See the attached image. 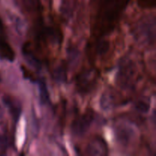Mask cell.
I'll list each match as a JSON object with an SVG mask.
<instances>
[{
  "mask_svg": "<svg viewBox=\"0 0 156 156\" xmlns=\"http://www.w3.org/2000/svg\"><path fill=\"white\" fill-rule=\"evenodd\" d=\"M136 39L143 44H152L155 41V18L154 16L146 17L139 21L134 27Z\"/></svg>",
  "mask_w": 156,
  "mask_h": 156,
  "instance_id": "6da1fadb",
  "label": "cell"
},
{
  "mask_svg": "<svg viewBox=\"0 0 156 156\" xmlns=\"http://www.w3.org/2000/svg\"><path fill=\"white\" fill-rule=\"evenodd\" d=\"M136 74L137 67L133 61L129 59H122L117 76L118 85L123 88H131L135 85Z\"/></svg>",
  "mask_w": 156,
  "mask_h": 156,
  "instance_id": "7a4b0ae2",
  "label": "cell"
},
{
  "mask_svg": "<svg viewBox=\"0 0 156 156\" xmlns=\"http://www.w3.org/2000/svg\"><path fill=\"white\" fill-rule=\"evenodd\" d=\"M128 1L129 0H103L101 5L103 22L112 24L127 4Z\"/></svg>",
  "mask_w": 156,
  "mask_h": 156,
  "instance_id": "3957f363",
  "label": "cell"
},
{
  "mask_svg": "<svg viewBox=\"0 0 156 156\" xmlns=\"http://www.w3.org/2000/svg\"><path fill=\"white\" fill-rule=\"evenodd\" d=\"M114 133L119 144L124 147L130 146L137 137L136 129L128 122H120L116 125Z\"/></svg>",
  "mask_w": 156,
  "mask_h": 156,
  "instance_id": "277c9868",
  "label": "cell"
},
{
  "mask_svg": "<svg viewBox=\"0 0 156 156\" xmlns=\"http://www.w3.org/2000/svg\"><path fill=\"white\" fill-rule=\"evenodd\" d=\"M94 120V113L89 109L79 116L72 123V132L76 136H83L87 133Z\"/></svg>",
  "mask_w": 156,
  "mask_h": 156,
  "instance_id": "5b68a950",
  "label": "cell"
},
{
  "mask_svg": "<svg viewBox=\"0 0 156 156\" xmlns=\"http://www.w3.org/2000/svg\"><path fill=\"white\" fill-rule=\"evenodd\" d=\"M97 73L94 69L82 71L76 79L77 89L82 94H87L94 89L97 82Z\"/></svg>",
  "mask_w": 156,
  "mask_h": 156,
  "instance_id": "8992f818",
  "label": "cell"
},
{
  "mask_svg": "<svg viewBox=\"0 0 156 156\" xmlns=\"http://www.w3.org/2000/svg\"><path fill=\"white\" fill-rule=\"evenodd\" d=\"M0 59L9 62H13L15 59V53L8 42L4 32V25L0 18Z\"/></svg>",
  "mask_w": 156,
  "mask_h": 156,
  "instance_id": "52a82bcc",
  "label": "cell"
},
{
  "mask_svg": "<svg viewBox=\"0 0 156 156\" xmlns=\"http://www.w3.org/2000/svg\"><path fill=\"white\" fill-rule=\"evenodd\" d=\"M108 144L102 137H94L87 146V153L90 155L105 156L108 155Z\"/></svg>",
  "mask_w": 156,
  "mask_h": 156,
  "instance_id": "ba28073f",
  "label": "cell"
},
{
  "mask_svg": "<svg viewBox=\"0 0 156 156\" xmlns=\"http://www.w3.org/2000/svg\"><path fill=\"white\" fill-rule=\"evenodd\" d=\"M3 101H4L6 106L9 108V111H10L11 114L13 116L15 120H18L21 112L20 104L18 103L15 99H12L10 97H5L3 98Z\"/></svg>",
  "mask_w": 156,
  "mask_h": 156,
  "instance_id": "9c48e42d",
  "label": "cell"
},
{
  "mask_svg": "<svg viewBox=\"0 0 156 156\" xmlns=\"http://www.w3.org/2000/svg\"><path fill=\"white\" fill-rule=\"evenodd\" d=\"M101 108L105 111H109L114 106V97L113 94L109 91H105L101 97L100 100Z\"/></svg>",
  "mask_w": 156,
  "mask_h": 156,
  "instance_id": "30bf717a",
  "label": "cell"
},
{
  "mask_svg": "<svg viewBox=\"0 0 156 156\" xmlns=\"http://www.w3.org/2000/svg\"><path fill=\"white\" fill-rule=\"evenodd\" d=\"M22 53L24 55V57L25 60L27 61V63L32 66L33 68L37 69H40L41 68V63L37 58L32 53V52L27 48V47L24 46L22 48Z\"/></svg>",
  "mask_w": 156,
  "mask_h": 156,
  "instance_id": "8fae6325",
  "label": "cell"
},
{
  "mask_svg": "<svg viewBox=\"0 0 156 156\" xmlns=\"http://www.w3.org/2000/svg\"><path fill=\"white\" fill-rule=\"evenodd\" d=\"M38 88H39L40 101H41V104L46 105L50 100V94H49L48 89H47V84L44 79H40L38 81Z\"/></svg>",
  "mask_w": 156,
  "mask_h": 156,
  "instance_id": "7c38bea8",
  "label": "cell"
},
{
  "mask_svg": "<svg viewBox=\"0 0 156 156\" xmlns=\"http://www.w3.org/2000/svg\"><path fill=\"white\" fill-rule=\"evenodd\" d=\"M53 79L58 83H65L67 79L66 70L62 66H58L53 70Z\"/></svg>",
  "mask_w": 156,
  "mask_h": 156,
  "instance_id": "4fadbf2b",
  "label": "cell"
},
{
  "mask_svg": "<svg viewBox=\"0 0 156 156\" xmlns=\"http://www.w3.org/2000/svg\"><path fill=\"white\" fill-rule=\"evenodd\" d=\"M43 34L44 37H46L47 39H49L53 43H59V41H60V34H59V31L56 30L54 27H44Z\"/></svg>",
  "mask_w": 156,
  "mask_h": 156,
  "instance_id": "5bb4252c",
  "label": "cell"
},
{
  "mask_svg": "<svg viewBox=\"0 0 156 156\" xmlns=\"http://www.w3.org/2000/svg\"><path fill=\"white\" fill-rule=\"evenodd\" d=\"M135 108L138 112L142 114H147L150 109V102L146 98L139 100L136 104Z\"/></svg>",
  "mask_w": 156,
  "mask_h": 156,
  "instance_id": "9a60e30c",
  "label": "cell"
},
{
  "mask_svg": "<svg viewBox=\"0 0 156 156\" xmlns=\"http://www.w3.org/2000/svg\"><path fill=\"white\" fill-rule=\"evenodd\" d=\"M109 43L108 41H105V40H102L98 44L97 47H96V52L98 55L100 56H103V55L106 54L107 52L109 50Z\"/></svg>",
  "mask_w": 156,
  "mask_h": 156,
  "instance_id": "2e32d148",
  "label": "cell"
},
{
  "mask_svg": "<svg viewBox=\"0 0 156 156\" xmlns=\"http://www.w3.org/2000/svg\"><path fill=\"white\" fill-rule=\"evenodd\" d=\"M156 0H138V4L143 8H154L155 5Z\"/></svg>",
  "mask_w": 156,
  "mask_h": 156,
  "instance_id": "e0dca14e",
  "label": "cell"
},
{
  "mask_svg": "<svg viewBox=\"0 0 156 156\" xmlns=\"http://www.w3.org/2000/svg\"><path fill=\"white\" fill-rule=\"evenodd\" d=\"M24 4L27 9H35L39 6V0H22Z\"/></svg>",
  "mask_w": 156,
  "mask_h": 156,
  "instance_id": "ac0fdd59",
  "label": "cell"
},
{
  "mask_svg": "<svg viewBox=\"0 0 156 156\" xmlns=\"http://www.w3.org/2000/svg\"><path fill=\"white\" fill-rule=\"evenodd\" d=\"M9 146V140L5 135H0V148L5 149Z\"/></svg>",
  "mask_w": 156,
  "mask_h": 156,
  "instance_id": "d6986e66",
  "label": "cell"
},
{
  "mask_svg": "<svg viewBox=\"0 0 156 156\" xmlns=\"http://www.w3.org/2000/svg\"><path fill=\"white\" fill-rule=\"evenodd\" d=\"M3 113H4L3 112V109L2 108L1 105H0V119L3 117Z\"/></svg>",
  "mask_w": 156,
  "mask_h": 156,
  "instance_id": "ffe728a7",
  "label": "cell"
},
{
  "mask_svg": "<svg viewBox=\"0 0 156 156\" xmlns=\"http://www.w3.org/2000/svg\"><path fill=\"white\" fill-rule=\"evenodd\" d=\"M0 81H1V77H0Z\"/></svg>",
  "mask_w": 156,
  "mask_h": 156,
  "instance_id": "44dd1931",
  "label": "cell"
}]
</instances>
